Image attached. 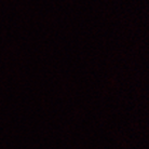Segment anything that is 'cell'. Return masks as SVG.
Wrapping results in <instances>:
<instances>
[]
</instances>
